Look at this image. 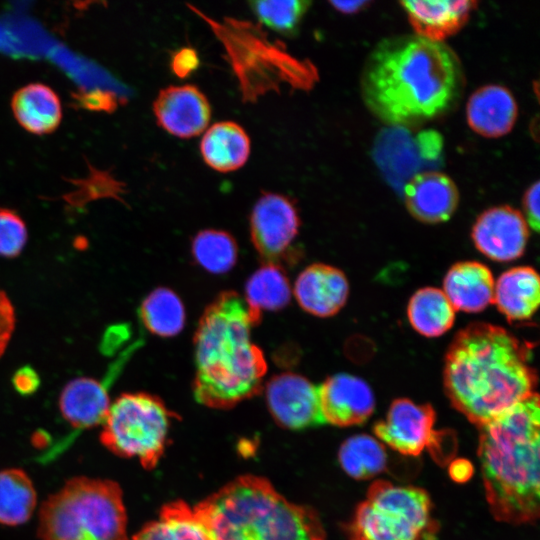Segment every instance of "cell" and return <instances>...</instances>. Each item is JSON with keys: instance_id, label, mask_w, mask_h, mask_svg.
I'll return each instance as SVG.
<instances>
[{"instance_id": "obj_1", "label": "cell", "mask_w": 540, "mask_h": 540, "mask_svg": "<svg viewBox=\"0 0 540 540\" xmlns=\"http://www.w3.org/2000/svg\"><path fill=\"white\" fill-rule=\"evenodd\" d=\"M361 82L364 102L375 116L389 125H410L449 110L460 96L463 74L444 43L398 36L373 49Z\"/></svg>"}, {"instance_id": "obj_2", "label": "cell", "mask_w": 540, "mask_h": 540, "mask_svg": "<svg viewBox=\"0 0 540 540\" xmlns=\"http://www.w3.org/2000/svg\"><path fill=\"white\" fill-rule=\"evenodd\" d=\"M536 385L530 345L500 326L472 323L447 350L446 395L477 427L536 393Z\"/></svg>"}, {"instance_id": "obj_3", "label": "cell", "mask_w": 540, "mask_h": 540, "mask_svg": "<svg viewBox=\"0 0 540 540\" xmlns=\"http://www.w3.org/2000/svg\"><path fill=\"white\" fill-rule=\"evenodd\" d=\"M261 313L234 291L220 293L205 308L194 335L193 394L198 403L229 409L262 390L267 362L251 340Z\"/></svg>"}, {"instance_id": "obj_4", "label": "cell", "mask_w": 540, "mask_h": 540, "mask_svg": "<svg viewBox=\"0 0 540 540\" xmlns=\"http://www.w3.org/2000/svg\"><path fill=\"white\" fill-rule=\"evenodd\" d=\"M539 426L534 393L478 427L486 500L498 521L519 525L539 517Z\"/></svg>"}, {"instance_id": "obj_5", "label": "cell", "mask_w": 540, "mask_h": 540, "mask_svg": "<svg viewBox=\"0 0 540 540\" xmlns=\"http://www.w3.org/2000/svg\"><path fill=\"white\" fill-rule=\"evenodd\" d=\"M193 510L211 540H326L312 507L287 500L261 476L241 475Z\"/></svg>"}, {"instance_id": "obj_6", "label": "cell", "mask_w": 540, "mask_h": 540, "mask_svg": "<svg viewBox=\"0 0 540 540\" xmlns=\"http://www.w3.org/2000/svg\"><path fill=\"white\" fill-rule=\"evenodd\" d=\"M42 540H127V513L118 483L79 476L49 496L39 511Z\"/></svg>"}, {"instance_id": "obj_7", "label": "cell", "mask_w": 540, "mask_h": 540, "mask_svg": "<svg viewBox=\"0 0 540 540\" xmlns=\"http://www.w3.org/2000/svg\"><path fill=\"white\" fill-rule=\"evenodd\" d=\"M438 525L421 488L374 482L348 526V540H435Z\"/></svg>"}, {"instance_id": "obj_8", "label": "cell", "mask_w": 540, "mask_h": 540, "mask_svg": "<svg viewBox=\"0 0 540 540\" xmlns=\"http://www.w3.org/2000/svg\"><path fill=\"white\" fill-rule=\"evenodd\" d=\"M175 417L155 395L123 393L110 404L100 441L113 454L136 458L144 469L151 470L164 454Z\"/></svg>"}, {"instance_id": "obj_9", "label": "cell", "mask_w": 540, "mask_h": 540, "mask_svg": "<svg viewBox=\"0 0 540 540\" xmlns=\"http://www.w3.org/2000/svg\"><path fill=\"white\" fill-rule=\"evenodd\" d=\"M210 22L226 47L231 65L241 81L242 92L250 79H254L252 99L259 93L258 78L262 79L263 90L276 87V83L282 81L300 88L313 84L315 70L310 64L294 59L283 49L265 41L252 25L230 19L222 24Z\"/></svg>"}, {"instance_id": "obj_10", "label": "cell", "mask_w": 540, "mask_h": 540, "mask_svg": "<svg viewBox=\"0 0 540 540\" xmlns=\"http://www.w3.org/2000/svg\"><path fill=\"white\" fill-rule=\"evenodd\" d=\"M299 227L295 205L277 193L262 194L250 215L251 241L264 263L280 266L292 249Z\"/></svg>"}, {"instance_id": "obj_11", "label": "cell", "mask_w": 540, "mask_h": 540, "mask_svg": "<svg viewBox=\"0 0 540 540\" xmlns=\"http://www.w3.org/2000/svg\"><path fill=\"white\" fill-rule=\"evenodd\" d=\"M265 397L273 419L284 428L299 430L323 424L317 386L300 374L274 375L266 384Z\"/></svg>"}, {"instance_id": "obj_12", "label": "cell", "mask_w": 540, "mask_h": 540, "mask_svg": "<svg viewBox=\"0 0 540 540\" xmlns=\"http://www.w3.org/2000/svg\"><path fill=\"white\" fill-rule=\"evenodd\" d=\"M434 422L435 412L431 405L401 398L392 402L385 419L374 426V432L392 449L417 456L436 440Z\"/></svg>"}, {"instance_id": "obj_13", "label": "cell", "mask_w": 540, "mask_h": 540, "mask_svg": "<svg viewBox=\"0 0 540 540\" xmlns=\"http://www.w3.org/2000/svg\"><path fill=\"white\" fill-rule=\"evenodd\" d=\"M476 248L488 258L508 262L525 251L529 229L522 213L510 206L487 209L472 228Z\"/></svg>"}, {"instance_id": "obj_14", "label": "cell", "mask_w": 540, "mask_h": 540, "mask_svg": "<svg viewBox=\"0 0 540 540\" xmlns=\"http://www.w3.org/2000/svg\"><path fill=\"white\" fill-rule=\"evenodd\" d=\"M156 121L169 134L192 138L206 130L211 106L195 85H172L159 91L153 103Z\"/></svg>"}, {"instance_id": "obj_15", "label": "cell", "mask_w": 540, "mask_h": 540, "mask_svg": "<svg viewBox=\"0 0 540 540\" xmlns=\"http://www.w3.org/2000/svg\"><path fill=\"white\" fill-rule=\"evenodd\" d=\"M323 423L348 427L365 422L374 412L375 398L369 385L359 377L340 373L317 386Z\"/></svg>"}, {"instance_id": "obj_16", "label": "cell", "mask_w": 540, "mask_h": 540, "mask_svg": "<svg viewBox=\"0 0 540 540\" xmlns=\"http://www.w3.org/2000/svg\"><path fill=\"white\" fill-rule=\"evenodd\" d=\"M293 293L300 307L307 313L330 317L345 305L349 284L340 269L314 263L297 276Z\"/></svg>"}, {"instance_id": "obj_17", "label": "cell", "mask_w": 540, "mask_h": 540, "mask_svg": "<svg viewBox=\"0 0 540 540\" xmlns=\"http://www.w3.org/2000/svg\"><path fill=\"white\" fill-rule=\"evenodd\" d=\"M405 205L410 214L423 223H440L455 212L459 193L453 180L437 171L414 175L404 187Z\"/></svg>"}, {"instance_id": "obj_18", "label": "cell", "mask_w": 540, "mask_h": 540, "mask_svg": "<svg viewBox=\"0 0 540 540\" xmlns=\"http://www.w3.org/2000/svg\"><path fill=\"white\" fill-rule=\"evenodd\" d=\"M416 35L442 42L458 32L467 22L477 2L466 0L401 1Z\"/></svg>"}, {"instance_id": "obj_19", "label": "cell", "mask_w": 540, "mask_h": 540, "mask_svg": "<svg viewBox=\"0 0 540 540\" xmlns=\"http://www.w3.org/2000/svg\"><path fill=\"white\" fill-rule=\"evenodd\" d=\"M518 108L512 93L500 85H486L477 89L466 107L470 128L483 137H501L511 131Z\"/></svg>"}, {"instance_id": "obj_20", "label": "cell", "mask_w": 540, "mask_h": 540, "mask_svg": "<svg viewBox=\"0 0 540 540\" xmlns=\"http://www.w3.org/2000/svg\"><path fill=\"white\" fill-rule=\"evenodd\" d=\"M494 285L488 267L477 261H463L446 273L443 292L455 311L477 313L493 302Z\"/></svg>"}, {"instance_id": "obj_21", "label": "cell", "mask_w": 540, "mask_h": 540, "mask_svg": "<svg viewBox=\"0 0 540 540\" xmlns=\"http://www.w3.org/2000/svg\"><path fill=\"white\" fill-rule=\"evenodd\" d=\"M110 404L106 386L90 377L70 380L59 397L63 418L77 430L103 424Z\"/></svg>"}, {"instance_id": "obj_22", "label": "cell", "mask_w": 540, "mask_h": 540, "mask_svg": "<svg viewBox=\"0 0 540 540\" xmlns=\"http://www.w3.org/2000/svg\"><path fill=\"white\" fill-rule=\"evenodd\" d=\"M540 301V280L529 266L505 271L494 285L493 302L509 321L530 319Z\"/></svg>"}, {"instance_id": "obj_23", "label": "cell", "mask_w": 540, "mask_h": 540, "mask_svg": "<svg viewBox=\"0 0 540 540\" xmlns=\"http://www.w3.org/2000/svg\"><path fill=\"white\" fill-rule=\"evenodd\" d=\"M11 108L20 126L35 135L52 133L62 119L59 96L42 83H31L18 89L12 97Z\"/></svg>"}, {"instance_id": "obj_24", "label": "cell", "mask_w": 540, "mask_h": 540, "mask_svg": "<svg viewBox=\"0 0 540 540\" xmlns=\"http://www.w3.org/2000/svg\"><path fill=\"white\" fill-rule=\"evenodd\" d=\"M250 138L244 128L233 121L213 124L202 136L200 152L204 162L218 172L241 168L250 155Z\"/></svg>"}, {"instance_id": "obj_25", "label": "cell", "mask_w": 540, "mask_h": 540, "mask_svg": "<svg viewBox=\"0 0 540 540\" xmlns=\"http://www.w3.org/2000/svg\"><path fill=\"white\" fill-rule=\"evenodd\" d=\"M132 540H211L193 507L182 500L162 506L156 520L146 523Z\"/></svg>"}, {"instance_id": "obj_26", "label": "cell", "mask_w": 540, "mask_h": 540, "mask_svg": "<svg viewBox=\"0 0 540 540\" xmlns=\"http://www.w3.org/2000/svg\"><path fill=\"white\" fill-rule=\"evenodd\" d=\"M407 316L418 333L426 337H438L453 326L455 309L442 290L425 287L410 298Z\"/></svg>"}, {"instance_id": "obj_27", "label": "cell", "mask_w": 540, "mask_h": 540, "mask_svg": "<svg viewBox=\"0 0 540 540\" xmlns=\"http://www.w3.org/2000/svg\"><path fill=\"white\" fill-rule=\"evenodd\" d=\"M36 492L22 469L0 471V523L16 526L28 521L36 506Z\"/></svg>"}, {"instance_id": "obj_28", "label": "cell", "mask_w": 540, "mask_h": 540, "mask_svg": "<svg viewBox=\"0 0 540 540\" xmlns=\"http://www.w3.org/2000/svg\"><path fill=\"white\" fill-rule=\"evenodd\" d=\"M145 328L160 337L180 333L185 323V308L179 296L169 288L154 289L142 301L139 310Z\"/></svg>"}, {"instance_id": "obj_29", "label": "cell", "mask_w": 540, "mask_h": 540, "mask_svg": "<svg viewBox=\"0 0 540 540\" xmlns=\"http://www.w3.org/2000/svg\"><path fill=\"white\" fill-rule=\"evenodd\" d=\"M291 296V286L282 267L264 263L248 279L244 299L249 307L262 312L284 308Z\"/></svg>"}, {"instance_id": "obj_30", "label": "cell", "mask_w": 540, "mask_h": 540, "mask_svg": "<svg viewBox=\"0 0 540 540\" xmlns=\"http://www.w3.org/2000/svg\"><path fill=\"white\" fill-rule=\"evenodd\" d=\"M343 470L354 479H368L382 472L387 463L383 445L375 438L360 434L348 438L339 449Z\"/></svg>"}, {"instance_id": "obj_31", "label": "cell", "mask_w": 540, "mask_h": 540, "mask_svg": "<svg viewBox=\"0 0 540 540\" xmlns=\"http://www.w3.org/2000/svg\"><path fill=\"white\" fill-rule=\"evenodd\" d=\"M192 255L203 269L222 274L230 271L237 261L238 247L235 239L222 230H202L194 237Z\"/></svg>"}, {"instance_id": "obj_32", "label": "cell", "mask_w": 540, "mask_h": 540, "mask_svg": "<svg viewBox=\"0 0 540 540\" xmlns=\"http://www.w3.org/2000/svg\"><path fill=\"white\" fill-rule=\"evenodd\" d=\"M249 6L259 22L287 37L294 36L309 9L307 0L250 1Z\"/></svg>"}, {"instance_id": "obj_33", "label": "cell", "mask_w": 540, "mask_h": 540, "mask_svg": "<svg viewBox=\"0 0 540 540\" xmlns=\"http://www.w3.org/2000/svg\"><path fill=\"white\" fill-rule=\"evenodd\" d=\"M27 239L28 231L23 219L12 209L0 208V256H19Z\"/></svg>"}, {"instance_id": "obj_34", "label": "cell", "mask_w": 540, "mask_h": 540, "mask_svg": "<svg viewBox=\"0 0 540 540\" xmlns=\"http://www.w3.org/2000/svg\"><path fill=\"white\" fill-rule=\"evenodd\" d=\"M16 324L15 309L7 294L0 289V357L12 338Z\"/></svg>"}, {"instance_id": "obj_35", "label": "cell", "mask_w": 540, "mask_h": 540, "mask_svg": "<svg viewBox=\"0 0 540 540\" xmlns=\"http://www.w3.org/2000/svg\"><path fill=\"white\" fill-rule=\"evenodd\" d=\"M199 65V55L192 47H182L171 56V70L182 79L191 76L199 68Z\"/></svg>"}, {"instance_id": "obj_36", "label": "cell", "mask_w": 540, "mask_h": 540, "mask_svg": "<svg viewBox=\"0 0 540 540\" xmlns=\"http://www.w3.org/2000/svg\"><path fill=\"white\" fill-rule=\"evenodd\" d=\"M539 187L540 184L536 181L532 184L523 196V208L525 220L534 231H539L540 214H539Z\"/></svg>"}, {"instance_id": "obj_37", "label": "cell", "mask_w": 540, "mask_h": 540, "mask_svg": "<svg viewBox=\"0 0 540 540\" xmlns=\"http://www.w3.org/2000/svg\"><path fill=\"white\" fill-rule=\"evenodd\" d=\"M14 386L20 393L33 392L38 385V378L36 373L27 368L18 370L14 376Z\"/></svg>"}, {"instance_id": "obj_38", "label": "cell", "mask_w": 540, "mask_h": 540, "mask_svg": "<svg viewBox=\"0 0 540 540\" xmlns=\"http://www.w3.org/2000/svg\"><path fill=\"white\" fill-rule=\"evenodd\" d=\"M369 1H331L330 4L338 11L345 13V14H351L355 13L366 5H368Z\"/></svg>"}, {"instance_id": "obj_39", "label": "cell", "mask_w": 540, "mask_h": 540, "mask_svg": "<svg viewBox=\"0 0 540 540\" xmlns=\"http://www.w3.org/2000/svg\"><path fill=\"white\" fill-rule=\"evenodd\" d=\"M471 471L470 464L463 461H457L451 467L452 477L459 481L467 479L471 474Z\"/></svg>"}]
</instances>
